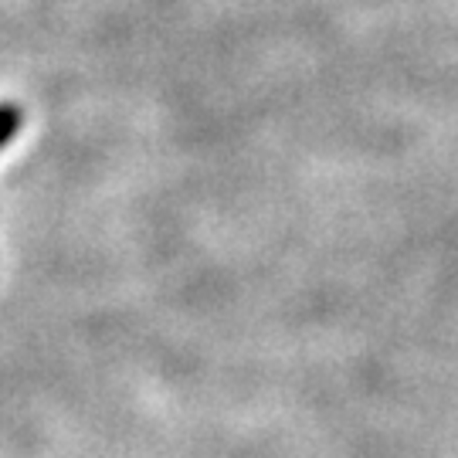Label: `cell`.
<instances>
[{"label":"cell","instance_id":"1","mask_svg":"<svg viewBox=\"0 0 458 458\" xmlns=\"http://www.w3.org/2000/svg\"><path fill=\"white\" fill-rule=\"evenodd\" d=\"M21 119H24V115H21V109H17L14 102H0V149L17 136Z\"/></svg>","mask_w":458,"mask_h":458}]
</instances>
